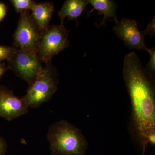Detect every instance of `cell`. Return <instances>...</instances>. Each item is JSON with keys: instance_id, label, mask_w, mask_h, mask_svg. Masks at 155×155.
<instances>
[{"instance_id": "6da1fadb", "label": "cell", "mask_w": 155, "mask_h": 155, "mask_svg": "<svg viewBox=\"0 0 155 155\" xmlns=\"http://www.w3.org/2000/svg\"><path fill=\"white\" fill-rule=\"evenodd\" d=\"M153 75L142 66L135 52L125 56L123 76L130 100L131 123L140 144H155V92Z\"/></svg>"}, {"instance_id": "7a4b0ae2", "label": "cell", "mask_w": 155, "mask_h": 155, "mask_svg": "<svg viewBox=\"0 0 155 155\" xmlns=\"http://www.w3.org/2000/svg\"><path fill=\"white\" fill-rule=\"evenodd\" d=\"M47 137L51 155H85L88 146L81 130L65 120L52 124Z\"/></svg>"}, {"instance_id": "3957f363", "label": "cell", "mask_w": 155, "mask_h": 155, "mask_svg": "<svg viewBox=\"0 0 155 155\" xmlns=\"http://www.w3.org/2000/svg\"><path fill=\"white\" fill-rule=\"evenodd\" d=\"M57 72L51 65L46 64L35 80L29 85L27 92L22 98L28 108L39 107L49 101L58 89Z\"/></svg>"}, {"instance_id": "277c9868", "label": "cell", "mask_w": 155, "mask_h": 155, "mask_svg": "<svg viewBox=\"0 0 155 155\" xmlns=\"http://www.w3.org/2000/svg\"><path fill=\"white\" fill-rule=\"evenodd\" d=\"M69 31L64 24L50 25L41 34L37 54L42 62L51 63L52 59L69 46Z\"/></svg>"}, {"instance_id": "5b68a950", "label": "cell", "mask_w": 155, "mask_h": 155, "mask_svg": "<svg viewBox=\"0 0 155 155\" xmlns=\"http://www.w3.org/2000/svg\"><path fill=\"white\" fill-rule=\"evenodd\" d=\"M8 63V69L28 85L35 80L44 68L36 53L17 48Z\"/></svg>"}, {"instance_id": "8992f818", "label": "cell", "mask_w": 155, "mask_h": 155, "mask_svg": "<svg viewBox=\"0 0 155 155\" xmlns=\"http://www.w3.org/2000/svg\"><path fill=\"white\" fill-rule=\"evenodd\" d=\"M20 14L18 25L13 35L14 47L37 54L41 34L34 23L30 11Z\"/></svg>"}, {"instance_id": "52a82bcc", "label": "cell", "mask_w": 155, "mask_h": 155, "mask_svg": "<svg viewBox=\"0 0 155 155\" xmlns=\"http://www.w3.org/2000/svg\"><path fill=\"white\" fill-rule=\"evenodd\" d=\"M113 31L118 37L130 49H149L145 35L139 30L137 22L134 19L123 18L116 23Z\"/></svg>"}, {"instance_id": "ba28073f", "label": "cell", "mask_w": 155, "mask_h": 155, "mask_svg": "<svg viewBox=\"0 0 155 155\" xmlns=\"http://www.w3.org/2000/svg\"><path fill=\"white\" fill-rule=\"evenodd\" d=\"M28 109L22 98L18 97L12 91L0 85V117L11 121L27 114Z\"/></svg>"}, {"instance_id": "9c48e42d", "label": "cell", "mask_w": 155, "mask_h": 155, "mask_svg": "<svg viewBox=\"0 0 155 155\" xmlns=\"http://www.w3.org/2000/svg\"><path fill=\"white\" fill-rule=\"evenodd\" d=\"M54 11V7L53 2H45L35 3L30 11L31 19L41 34L50 26Z\"/></svg>"}, {"instance_id": "30bf717a", "label": "cell", "mask_w": 155, "mask_h": 155, "mask_svg": "<svg viewBox=\"0 0 155 155\" xmlns=\"http://www.w3.org/2000/svg\"><path fill=\"white\" fill-rule=\"evenodd\" d=\"M88 4L85 0H67L58 12V16L61 20V24H64V20L67 17L69 20H75L77 21L82 12L86 11Z\"/></svg>"}, {"instance_id": "8fae6325", "label": "cell", "mask_w": 155, "mask_h": 155, "mask_svg": "<svg viewBox=\"0 0 155 155\" xmlns=\"http://www.w3.org/2000/svg\"><path fill=\"white\" fill-rule=\"evenodd\" d=\"M88 4L91 5L94 10L98 11L103 14V20L100 25H105L106 21L108 18H112L116 23L119 20L116 16L117 5L116 3L110 0H88Z\"/></svg>"}, {"instance_id": "7c38bea8", "label": "cell", "mask_w": 155, "mask_h": 155, "mask_svg": "<svg viewBox=\"0 0 155 155\" xmlns=\"http://www.w3.org/2000/svg\"><path fill=\"white\" fill-rule=\"evenodd\" d=\"M10 2L15 11L20 14L31 11L36 3L33 0H11Z\"/></svg>"}, {"instance_id": "4fadbf2b", "label": "cell", "mask_w": 155, "mask_h": 155, "mask_svg": "<svg viewBox=\"0 0 155 155\" xmlns=\"http://www.w3.org/2000/svg\"><path fill=\"white\" fill-rule=\"evenodd\" d=\"M17 49L14 46L0 45V63L4 61H8Z\"/></svg>"}, {"instance_id": "5bb4252c", "label": "cell", "mask_w": 155, "mask_h": 155, "mask_svg": "<svg viewBox=\"0 0 155 155\" xmlns=\"http://www.w3.org/2000/svg\"><path fill=\"white\" fill-rule=\"evenodd\" d=\"M150 55V61L147 65V71L153 75L155 71V49L154 48L149 49L147 51Z\"/></svg>"}, {"instance_id": "9a60e30c", "label": "cell", "mask_w": 155, "mask_h": 155, "mask_svg": "<svg viewBox=\"0 0 155 155\" xmlns=\"http://www.w3.org/2000/svg\"><path fill=\"white\" fill-rule=\"evenodd\" d=\"M155 18L154 17V19L151 22H150L147 26L146 29L145 30L142 31V32L144 35L148 34L150 36H153L155 32Z\"/></svg>"}, {"instance_id": "2e32d148", "label": "cell", "mask_w": 155, "mask_h": 155, "mask_svg": "<svg viewBox=\"0 0 155 155\" xmlns=\"http://www.w3.org/2000/svg\"><path fill=\"white\" fill-rule=\"evenodd\" d=\"M8 144L5 139L0 135V155H5L7 152Z\"/></svg>"}, {"instance_id": "e0dca14e", "label": "cell", "mask_w": 155, "mask_h": 155, "mask_svg": "<svg viewBox=\"0 0 155 155\" xmlns=\"http://www.w3.org/2000/svg\"><path fill=\"white\" fill-rule=\"evenodd\" d=\"M7 12V7L5 4L0 2V22L5 17Z\"/></svg>"}, {"instance_id": "ac0fdd59", "label": "cell", "mask_w": 155, "mask_h": 155, "mask_svg": "<svg viewBox=\"0 0 155 155\" xmlns=\"http://www.w3.org/2000/svg\"><path fill=\"white\" fill-rule=\"evenodd\" d=\"M9 69L8 66H6L5 64L3 63H0V79H2L3 75Z\"/></svg>"}]
</instances>
